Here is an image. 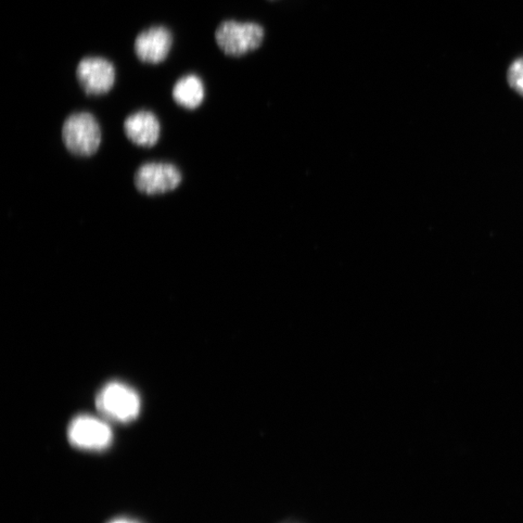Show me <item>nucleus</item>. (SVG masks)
<instances>
[{
    "label": "nucleus",
    "instance_id": "obj_1",
    "mask_svg": "<svg viewBox=\"0 0 523 523\" xmlns=\"http://www.w3.org/2000/svg\"><path fill=\"white\" fill-rule=\"evenodd\" d=\"M100 125L91 113L80 112L70 114L62 126V141L77 157L95 155L101 145Z\"/></svg>",
    "mask_w": 523,
    "mask_h": 523
},
{
    "label": "nucleus",
    "instance_id": "obj_2",
    "mask_svg": "<svg viewBox=\"0 0 523 523\" xmlns=\"http://www.w3.org/2000/svg\"><path fill=\"white\" fill-rule=\"evenodd\" d=\"M139 395L122 383H109L100 391L96 398L99 412L106 418L119 423H129L136 419L140 412Z\"/></svg>",
    "mask_w": 523,
    "mask_h": 523
},
{
    "label": "nucleus",
    "instance_id": "obj_3",
    "mask_svg": "<svg viewBox=\"0 0 523 523\" xmlns=\"http://www.w3.org/2000/svg\"><path fill=\"white\" fill-rule=\"evenodd\" d=\"M264 30L258 23L223 22L215 32V41L228 56L240 57L260 47Z\"/></svg>",
    "mask_w": 523,
    "mask_h": 523
},
{
    "label": "nucleus",
    "instance_id": "obj_4",
    "mask_svg": "<svg viewBox=\"0 0 523 523\" xmlns=\"http://www.w3.org/2000/svg\"><path fill=\"white\" fill-rule=\"evenodd\" d=\"M180 170L168 162H148L140 166L134 176L139 193L147 195H160L171 193L181 185Z\"/></svg>",
    "mask_w": 523,
    "mask_h": 523
},
{
    "label": "nucleus",
    "instance_id": "obj_5",
    "mask_svg": "<svg viewBox=\"0 0 523 523\" xmlns=\"http://www.w3.org/2000/svg\"><path fill=\"white\" fill-rule=\"evenodd\" d=\"M77 79L88 95L108 94L116 83V68L101 57L84 58L77 68Z\"/></svg>",
    "mask_w": 523,
    "mask_h": 523
},
{
    "label": "nucleus",
    "instance_id": "obj_6",
    "mask_svg": "<svg viewBox=\"0 0 523 523\" xmlns=\"http://www.w3.org/2000/svg\"><path fill=\"white\" fill-rule=\"evenodd\" d=\"M68 438L77 448L101 451L109 447L113 432L101 419L91 416H79L70 423Z\"/></svg>",
    "mask_w": 523,
    "mask_h": 523
},
{
    "label": "nucleus",
    "instance_id": "obj_7",
    "mask_svg": "<svg viewBox=\"0 0 523 523\" xmlns=\"http://www.w3.org/2000/svg\"><path fill=\"white\" fill-rule=\"evenodd\" d=\"M172 43L171 32L163 25H155L138 34L134 50L140 60L157 65L168 57Z\"/></svg>",
    "mask_w": 523,
    "mask_h": 523
},
{
    "label": "nucleus",
    "instance_id": "obj_8",
    "mask_svg": "<svg viewBox=\"0 0 523 523\" xmlns=\"http://www.w3.org/2000/svg\"><path fill=\"white\" fill-rule=\"evenodd\" d=\"M124 133L138 147L152 148L158 142L160 122L150 111H138L124 121Z\"/></svg>",
    "mask_w": 523,
    "mask_h": 523
},
{
    "label": "nucleus",
    "instance_id": "obj_9",
    "mask_svg": "<svg viewBox=\"0 0 523 523\" xmlns=\"http://www.w3.org/2000/svg\"><path fill=\"white\" fill-rule=\"evenodd\" d=\"M203 97H205V86L197 75H185L174 86L173 98L177 105L185 109L198 108Z\"/></svg>",
    "mask_w": 523,
    "mask_h": 523
},
{
    "label": "nucleus",
    "instance_id": "obj_10",
    "mask_svg": "<svg viewBox=\"0 0 523 523\" xmlns=\"http://www.w3.org/2000/svg\"><path fill=\"white\" fill-rule=\"evenodd\" d=\"M507 77L509 86L523 96V58L517 59L509 67Z\"/></svg>",
    "mask_w": 523,
    "mask_h": 523
},
{
    "label": "nucleus",
    "instance_id": "obj_11",
    "mask_svg": "<svg viewBox=\"0 0 523 523\" xmlns=\"http://www.w3.org/2000/svg\"><path fill=\"white\" fill-rule=\"evenodd\" d=\"M110 523H139V522L131 520V519L119 518V519H114V520L111 521Z\"/></svg>",
    "mask_w": 523,
    "mask_h": 523
}]
</instances>
